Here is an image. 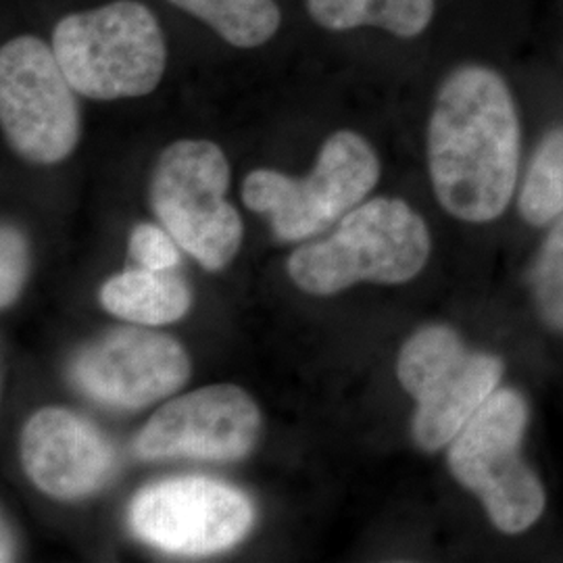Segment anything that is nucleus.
I'll return each mask as SVG.
<instances>
[{"mask_svg": "<svg viewBox=\"0 0 563 563\" xmlns=\"http://www.w3.org/2000/svg\"><path fill=\"white\" fill-rule=\"evenodd\" d=\"M522 125L507 81L486 65L444 78L428 123V169L446 213L467 223L499 220L516 195Z\"/></svg>", "mask_w": 563, "mask_h": 563, "instance_id": "obj_1", "label": "nucleus"}, {"mask_svg": "<svg viewBox=\"0 0 563 563\" xmlns=\"http://www.w3.org/2000/svg\"><path fill=\"white\" fill-rule=\"evenodd\" d=\"M69 378L102 407L136 411L180 390L190 378V360L174 336L123 325L81 346Z\"/></svg>", "mask_w": 563, "mask_h": 563, "instance_id": "obj_11", "label": "nucleus"}, {"mask_svg": "<svg viewBox=\"0 0 563 563\" xmlns=\"http://www.w3.org/2000/svg\"><path fill=\"white\" fill-rule=\"evenodd\" d=\"M380 180V159L360 134L341 130L323 142L307 178H290L274 169H255L242 184V201L267 216L282 242L322 234L341 222Z\"/></svg>", "mask_w": 563, "mask_h": 563, "instance_id": "obj_6", "label": "nucleus"}, {"mask_svg": "<svg viewBox=\"0 0 563 563\" xmlns=\"http://www.w3.org/2000/svg\"><path fill=\"white\" fill-rule=\"evenodd\" d=\"M53 51L76 92L95 101L144 97L159 86L167 65L162 27L136 0L63 18Z\"/></svg>", "mask_w": 563, "mask_h": 563, "instance_id": "obj_4", "label": "nucleus"}, {"mask_svg": "<svg viewBox=\"0 0 563 563\" xmlns=\"http://www.w3.org/2000/svg\"><path fill=\"white\" fill-rule=\"evenodd\" d=\"M501 357L470 349L444 323L423 325L402 344L397 378L416 401L413 443L437 453L460 434L490 395L501 386Z\"/></svg>", "mask_w": 563, "mask_h": 563, "instance_id": "obj_5", "label": "nucleus"}, {"mask_svg": "<svg viewBox=\"0 0 563 563\" xmlns=\"http://www.w3.org/2000/svg\"><path fill=\"white\" fill-rule=\"evenodd\" d=\"M430 251L422 216L401 199L378 197L349 211L325 241L299 246L288 260V274L305 292L328 297L357 282L413 280Z\"/></svg>", "mask_w": 563, "mask_h": 563, "instance_id": "obj_2", "label": "nucleus"}, {"mask_svg": "<svg viewBox=\"0 0 563 563\" xmlns=\"http://www.w3.org/2000/svg\"><path fill=\"white\" fill-rule=\"evenodd\" d=\"M0 123L11 148L38 165L67 159L80 141L76 88L53 46L18 36L0 51Z\"/></svg>", "mask_w": 563, "mask_h": 563, "instance_id": "obj_8", "label": "nucleus"}, {"mask_svg": "<svg viewBox=\"0 0 563 563\" xmlns=\"http://www.w3.org/2000/svg\"><path fill=\"white\" fill-rule=\"evenodd\" d=\"M528 422L522 393L499 386L451 441L446 455L455 481L481 499L490 523L509 537L530 530L547 507L543 481L523 457Z\"/></svg>", "mask_w": 563, "mask_h": 563, "instance_id": "obj_3", "label": "nucleus"}, {"mask_svg": "<svg viewBox=\"0 0 563 563\" xmlns=\"http://www.w3.org/2000/svg\"><path fill=\"white\" fill-rule=\"evenodd\" d=\"M27 241L15 225L4 223L0 230V305L9 309L18 301L27 278Z\"/></svg>", "mask_w": 563, "mask_h": 563, "instance_id": "obj_18", "label": "nucleus"}, {"mask_svg": "<svg viewBox=\"0 0 563 563\" xmlns=\"http://www.w3.org/2000/svg\"><path fill=\"white\" fill-rule=\"evenodd\" d=\"M130 255L146 269H174L180 263V244L159 225L141 223L130 234Z\"/></svg>", "mask_w": 563, "mask_h": 563, "instance_id": "obj_19", "label": "nucleus"}, {"mask_svg": "<svg viewBox=\"0 0 563 563\" xmlns=\"http://www.w3.org/2000/svg\"><path fill=\"white\" fill-rule=\"evenodd\" d=\"M181 11L211 25L223 41L239 48L262 46L280 27L276 0H169Z\"/></svg>", "mask_w": 563, "mask_h": 563, "instance_id": "obj_15", "label": "nucleus"}, {"mask_svg": "<svg viewBox=\"0 0 563 563\" xmlns=\"http://www.w3.org/2000/svg\"><path fill=\"white\" fill-rule=\"evenodd\" d=\"M262 411L234 384L202 386L165 402L134 441L142 462H239L260 441Z\"/></svg>", "mask_w": 563, "mask_h": 563, "instance_id": "obj_10", "label": "nucleus"}, {"mask_svg": "<svg viewBox=\"0 0 563 563\" xmlns=\"http://www.w3.org/2000/svg\"><path fill=\"white\" fill-rule=\"evenodd\" d=\"M255 523L249 497L213 478L148 484L128 507L132 534L172 555H211L241 543Z\"/></svg>", "mask_w": 563, "mask_h": 563, "instance_id": "obj_9", "label": "nucleus"}, {"mask_svg": "<svg viewBox=\"0 0 563 563\" xmlns=\"http://www.w3.org/2000/svg\"><path fill=\"white\" fill-rule=\"evenodd\" d=\"M230 163L211 141H178L169 144L155 165L151 205L163 228L181 251L205 269L218 272L241 249V213L225 199Z\"/></svg>", "mask_w": 563, "mask_h": 563, "instance_id": "obj_7", "label": "nucleus"}, {"mask_svg": "<svg viewBox=\"0 0 563 563\" xmlns=\"http://www.w3.org/2000/svg\"><path fill=\"white\" fill-rule=\"evenodd\" d=\"M102 307L125 322L165 325L181 320L192 302L186 280L174 269H125L101 288Z\"/></svg>", "mask_w": 563, "mask_h": 563, "instance_id": "obj_13", "label": "nucleus"}, {"mask_svg": "<svg viewBox=\"0 0 563 563\" xmlns=\"http://www.w3.org/2000/svg\"><path fill=\"white\" fill-rule=\"evenodd\" d=\"M0 562H13V539L7 532V523H2V551H0Z\"/></svg>", "mask_w": 563, "mask_h": 563, "instance_id": "obj_20", "label": "nucleus"}, {"mask_svg": "<svg viewBox=\"0 0 563 563\" xmlns=\"http://www.w3.org/2000/svg\"><path fill=\"white\" fill-rule=\"evenodd\" d=\"M307 11L325 30L380 27L399 38H416L432 23L434 0H307Z\"/></svg>", "mask_w": 563, "mask_h": 563, "instance_id": "obj_14", "label": "nucleus"}, {"mask_svg": "<svg viewBox=\"0 0 563 563\" xmlns=\"http://www.w3.org/2000/svg\"><path fill=\"white\" fill-rule=\"evenodd\" d=\"M523 222L537 228L563 218V125L551 130L537 146L518 192Z\"/></svg>", "mask_w": 563, "mask_h": 563, "instance_id": "obj_16", "label": "nucleus"}, {"mask_svg": "<svg viewBox=\"0 0 563 563\" xmlns=\"http://www.w3.org/2000/svg\"><path fill=\"white\" fill-rule=\"evenodd\" d=\"M21 463L44 495L76 501L109 484L118 453L95 423L63 407H44L23 426Z\"/></svg>", "mask_w": 563, "mask_h": 563, "instance_id": "obj_12", "label": "nucleus"}, {"mask_svg": "<svg viewBox=\"0 0 563 563\" xmlns=\"http://www.w3.org/2000/svg\"><path fill=\"white\" fill-rule=\"evenodd\" d=\"M530 295L549 328L563 332V218L551 223L532 267Z\"/></svg>", "mask_w": 563, "mask_h": 563, "instance_id": "obj_17", "label": "nucleus"}]
</instances>
